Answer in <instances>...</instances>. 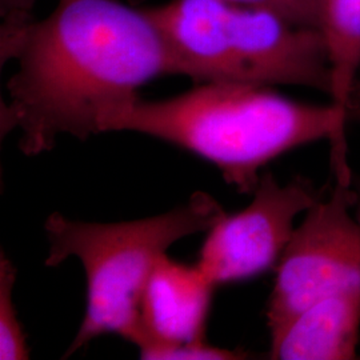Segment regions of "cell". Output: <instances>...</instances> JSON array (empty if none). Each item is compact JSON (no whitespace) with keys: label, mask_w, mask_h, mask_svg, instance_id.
<instances>
[{"label":"cell","mask_w":360,"mask_h":360,"mask_svg":"<svg viewBox=\"0 0 360 360\" xmlns=\"http://www.w3.org/2000/svg\"><path fill=\"white\" fill-rule=\"evenodd\" d=\"M15 59L1 103V135L19 129L27 156L51 151L62 135L86 141L139 99V90L169 75L167 49L146 11L120 0H59L0 46Z\"/></svg>","instance_id":"6da1fadb"},{"label":"cell","mask_w":360,"mask_h":360,"mask_svg":"<svg viewBox=\"0 0 360 360\" xmlns=\"http://www.w3.org/2000/svg\"><path fill=\"white\" fill-rule=\"evenodd\" d=\"M354 111L300 103L269 86L208 82L163 101L139 98L104 132L132 131L175 144L217 166L238 193L252 195L267 163L321 139L331 143L334 171L349 168L346 127Z\"/></svg>","instance_id":"7a4b0ae2"},{"label":"cell","mask_w":360,"mask_h":360,"mask_svg":"<svg viewBox=\"0 0 360 360\" xmlns=\"http://www.w3.org/2000/svg\"><path fill=\"white\" fill-rule=\"evenodd\" d=\"M167 49L169 75L208 82L300 86L331 94L322 31L227 0H169L146 8Z\"/></svg>","instance_id":"3957f363"},{"label":"cell","mask_w":360,"mask_h":360,"mask_svg":"<svg viewBox=\"0 0 360 360\" xmlns=\"http://www.w3.org/2000/svg\"><path fill=\"white\" fill-rule=\"evenodd\" d=\"M226 212L206 193H195L183 206L151 218L120 223H89L50 215L47 267L70 257L82 263L87 278V307L65 358L105 334L136 347L144 339L141 304L155 264L180 239L208 231Z\"/></svg>","instance_id":"277c9868"},{"label":"cell","mask_w":360,"mask_h":360,"mask_svg":"<svg viewBox=\"0 0 360 360\" xmlns=\"http://www.w3.org/2000/svg\"><path fill=\"white\" fill-rule=\"evenodd\" d=\"M351 181L335 178L334 190L306 211L279 259L267 307L271 339L315 302L360 284V221L349 215Z\"/></svg>","instance_id":"5b68a950"},{"label":"cell","mask_w":360,"mask_h":360,"mask_svg":"<svg viewBox=\"0 0 360 360\" xmlns=\"http://www.w3.org/2000/svg\"><path fill=\"white\" fill-rule=\"evenodd\" d=\"M324 190L303 176L281 184L264 172L252 202L240 212L224 214L208 230L196 264L217 285L270 270L295 231L296 217L321 200Z\"/></svg>","instance_id":"8992f818"},{"label":"cell","mask_w":360,"mask_h":360,"mask_svg":"<svg viewBox=\"0 0 360 360\" xmlns=\"http://www.w3.org/2000/svg\"><path fill=\"white\" fill-rule=\"evenodd\" d=\"M214 283L198 264L187 266L165 254L143 292L141 315L144 339L142 359H150L160 348L207 342V322Z\"/></svg>","instance_id":"52a82bcc"},{"label":"cell","mask_w":360,"mask_h":360,"mask_svg":"<svg viewBox=\"0 0 360 360\" xmlns=\"http://www.w3.org/2000/svg\"><path fill=\"white\" fill-rule=\"evenodd\" d=\"M360 336V284L322 297L271 339V359L356 358Z\"/></svg>","instance_id":"ba28073f"},{"label":"cell","mask_w":360,"mask_h":360,"mask_svg":"<svg viewBox=\"0 0 360 360\" xmlns=\"http://www.w3.org/2000/svg\"><path fill=\"white\" fill-rule=\"evenodd\" d=\"M322 34L331 65V103L351 110L360 70V0H323Z\"/></svg>","instance_id":"9c48e42d"},{"label":"cell","mask_w":360,"mask_h":360,"mask_svg":"<svg viewBox=\"0 0 360 360\" xmlns=\"http://www.w3.org/2000/svg\"><path fill=\"white\" fill-rule=\"evenodd\" d=\"M16 269L1 252L0 259V359L25 360L30 358L26 335L19 322L13 303Z\"/></svg>","instance_id":"30bf717a"},{"label":"cell","mask_w":360,"mask_h":360,"mask_svg":"<svg viewBox=\"0 0 360 360\" xmlns=\"http://www.w3.org/2000/svg\"><path fill=\"white\" fill-rule=\"evenodd\" d=\"M245 6L262 7L279 13L300 26L322 31L323 0H227Z\"/></svg>","instance_id":"8fae6325"},{"label":"cell","mask_w":360,"mask_h":360,"mask_svg":"<svg viewBox=\"0 0 360 360\" xmlns=\"http://www.w3.org/2000/svg\"><path fill=\"white\" fill-rule=\"evenodd\" d=\"M247 355L239 349L214 347L207 342H196L160 348L150 360H236L245 359Z\"/></svg>","instance_id":"7c38bea8"},{"label":"cell","mask_w":360,"mask_h":360,"mask_svg":"<svg viewBox=\"0 0 360 360\" xmlns=\"http://www.w3.org/2000/svg\"><path fill=\"white\" fill-rule=\"evenodd\" d=\"M37 0H0L1 34L0 46L10 43L34 20L32 13Z\"/></svg>","instance_id":"4fadbf2b"},{"label":"cell","mask_w":360,"mask_h":360,"mask_svg":"<svg viewBox=\"0 0 360 360\" xmlns=\"http://www.w3.org/2000/svg\"><path fill=\"white\" fill-rule=\"evenodd\" d=\"M351 191H352V208L355 212V218L360 221V175L352 174Z\"/></svg>","instance_id":"5bb4252c"}]
</instances>
